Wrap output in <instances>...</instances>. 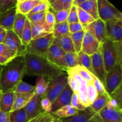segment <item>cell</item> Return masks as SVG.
Masks as SVG:
<instances>
[{"label": "cell", "instance_id": "cell-1", "mask_svg": "<svg viewBox=\"0 0 122 122\" xmlns=\"http://www.w3.org/2000/svg\"><path fill=\"white\" fill-rule=\"evenodd\" d=\"M24 58L25 75L28 76H42L50 81L65 72L63 69L52 64L45 57L26 53Z\"/></svg>", "mask_w": 122, "mask_h": 122}, {"label": "cell", "instance_id": "cell-2", "mask_svg": "<svg viewBox=\"0 0 122 122\" xmlns=\"http://www.w3.org/2000/svg\"><path fill=\"white\" fill-rule=\"evenodd\" d=\"M25 75L23 56H18L5 66H0V91L2 93L12 91Z\"/></svg>", "mask_w": 122, "mask_h": 122}, {"label": "cell", "instance_id": "cell-3", "mask_svg": "<svg viewBox=\"0 0 122 122\" xmlns=\"http://www.w3.org/2000/svg\"><path fill=\"white\" fill-rule=\"evenodd\" d=\"M54 38L53 34L51 33L45 36L33 39L25 46L26 53L46 58L49 48L53 42Z\"/></svg>", "mask_w": 122, "mask_h": 122}, {"label": "cell", "instance_id": "cell-4", "mask_svg": "<svg viewBox=\"0 0 122 122\" xmlns=\"http://www.w3.org/2000/svg\"><path fill=\"white\" fill-rule=\"evenodd\" d=\"M99 19L107 21L122 19V13L108 0H97Z\"/></svg>", "mask_w": 122, "mask_h": 122}, {"label": "cell", "instance_id": "cell-5", "mask_svg": "<svg viewBox=\"0 0 122 122\" xmlns=\"http://www.w3.org/2000/svg\"><path fill=\"white\" fill-rule=\"evenodd\" d=\"M67 85V73H63L56 78L49 81V85L45 97L53 102L56 98Z\"/></svg>", "mask_w": 122, "mask_h": 122}, {"label": "cell", "instance_id": "cell-6", "mask_svg": "<svg viewBox=\"0 0 122 122\" xmlns=\"http://www.w3.org/2000/svg\"><path fill=\"white\" fill-rule=\"evenodd\" d=\"M122 66L115 64L109 71L106 73L105 78V88L108 94H111L122 83Z\"/></svg>", "mask_w": 122, "mask_h": 122}, {"label": "cell", "instance_id": "cell-7", "mask_svg": "<svg viewBox=\"0 0 122 122\" xmlns=\"http://www.w3.org/2000/svg\"><path fill=\"white\" fill-rule=\"evenodd\" d=\"M66 53L61 48L52 43L49 48L46 58L54 65L67 71L68 68L65 61Z\"/></svg>", "mask_w": 122, "mask_h": 122}, {"label": "cell", "instance_id": "cell-8", "mask_svg": "<svg viewBox=\"0 0 122 122\" xmlns=\"http://www.w3.org/2000/svg\"><path fill=\"white\" fill-rule=\"evenodd\" d=\"M101 51L106 73L109 71L116 63L115 50L113 42L106 39L101 44Z\"/></svg>", "mask_w": 122, "mask_h": 122}, {"label": "cell", "instance_id": "cell-9", "mask_svg": "<svg viewBox=\"0 0 122 122\" xmlns=\"http://www.w3.org/2000/svg\"><path fill=\"white\" fill-rule=\"evenodd\" d=\"M2 43L14 51L17 56H23L26 54L25 46L23 45L20 38L13 30H6L5 36Z\"/></svg>", "mask_w": 122, "mask_h": 122}, {"label": "cell", "instance_id": "cell-10", "mask_svg": "<svg viewBox=\"0 0 122 122\" xmlns=\"http://www.w3.org/2000/svg\"><path fill=\"white\" fill-rule=\"evenodd\" d=\"M107 39L112 42L122 40V19L109 20L105 22Z\"/></svg>", "mask_w": 122, "mask_h": 122}, {"label": "cell", "instance_id": "cell-11", "mask_svg": "<svg viewBox=\"0 0 122 122\" xmlns=\"http://www.w3.org/2000/svg\"><path fill=\"white\" fill-rule=\"evenodd\" d=\"M122 108L107 104L98 113L102 122H122Z\"/></svg>", "mask_w": 122, "mask_h": 122}, {"label": "cell", "instance_id": "cell-12", "mask_svg": "<svg viewBox=\"0 0 122 122\" xmlns=\"http://www.w3.org/2000/svg\"><path fill=\"white\" fill-rule=\"evenodd\" d=\"M84 30L85 35L82 41L81 51L91 56L100 50L102 44L95 38L91 31L88 30Z\"/></svg>", "mask_w": 122, "mask_h": 122}, {"label": "cell", "instance_id": "cell-13", "mask_svg": "<svg viewBox=\"0 0 122 122\" xmlns=\"http://www.w3.org/2000/svg\"><path fill=\"white\" fill-rule=\"evenodd\" d=\"M62 122H102L98 114L87 107L85 110L79 111L72 116L62 119Z\"/></svg>", "mask_w": 122, "mask_h": 122}, {"label": "cell", "instance_id": "cell-14", "mask_svg": "<svg viewBox=\"0 0 122 122\" xmlns=\"http://www.w3.org/2000/svg\"><path fill=\"white\" fill-rule=\"evenodd\" d=\"M91 58L92 66L94 71L93 75L99 79L104 86H105V78L107 73L105 70L101 48L97 52L91 56Z\"/></svg>", "mask_w": 122, "mask_h": 122}, {"label": "cell", "instance_id": "cell-15", "mask_svg": "<svg viewBox=\"0 0 122 122\" xmlns=\"http://www.w3.org/2000/svg\"><path fill=\"white\" fill-rule=\"evenodd\" d=\"M73 93V92L67 84L52 103L51 113L64 106L70 104Z\"/></svg>", "mask_w": 122, "mask_h": 122}, {"label": "cell", "instance_id": "cell-16", "mask_svg": "<svg viewBox=\"0 0 122 122\" xmlns=\"http://www.w3.org/2000/svg\"><path fill=\"white\" fill-rule=\"evenodd\" d=\"M84 30L91 31L97 39L101 44H102L107 39L106 32V23L101 19L95 20L94 22L91 23Z\"/></svg>", "mask_w": 122, "mask_h": 122}, {"label": "cell", "instance_id": "cell-17", "mask_svg": "<svg viewBox=\"0 0 122 122\" xmlns=\"http://www.w3.org/2000/svg\"><path fill=\"white\" fill-rule=\"evenodd\" d=\"M41 96L35 95L29 103L24 107L29 120L44 112L41 104Z\"/></svg>", "mask_w": 122, "mask_h": 122}, {"label": "cell", "instance_id": "cell-18", "mask_svg": "<svg viewBox=\"0 0 122 122\" xmlns=\"http://www.w3.org/2000/svg\"><path fill=\"white\" fill-rule=\"evenodd\" d=\"M16 14V7L0 13V26L5 30H13Z\"/></svg>", "mask_w": 122, "mask_h": 122}, {"label": "cell", "instance_id": "cell-19", "mask_svg": "<svg viewBox=\"0 0 122 122\" xmlns=\"http://www.w3.org/2000/svg\"><path fill=\"white\" fill-rule=\"evenodd\" d=\"M35 95L34 92L19 93L14 92V101L11 112L23 108L29 103Z\"/></svg>", "mask_w": 122, "mask_h": 122}, {"label": "cell", "instance_id": "cell-20", "mask_svg": "<svg viewBox=\"0 0 122 122\" xmlns=\"http://www.w3.org/2000/svg\"><path fill=\"white\" fill-rule=\"evenodd\" d=\"M30 23L31 29H32V40L45 36L52 33L53 30L50 28L45 23V21L42 23H38L32 22Z\"/></svg>", "mask_w": 122, "mask_h": 122}, {"label": "cell", "instance_id": "cell-21", "mask_svg": "<svg viewBox=\"0 0 122 122\" xmlns=\"http://www.w3.org/2000/svg\"><path fill=\"white\" fill-rule=\"evenodd\" d=\"M52 43L61 48L66 53L67 52H76L70 33L54 38Z\"/></svg>", "mask_w": 122, "mask_h": 122}, {"label": "cell", "instance_id": "cell-22", "mask_svg": "<svg viewBox=\"0 0 122 122\" xmlns=\"http://www.w3.org/2000/svg\"><path fill=\"white\" fill-rule=\"evenodd\" d=\"M14 101V92L13 91L0 94V110L10 113Z\"/></svg>", "mask_w": 122, "mask_h": 122}, {"label": "cell", "instance_id": "cell-23", "mask_svg": "<svg viewBox=\"0 0 122 122\" xmlns=\"http://www.w3.org/2000/svg\"><path fill=\"white\" fill-rule=\"evenodd\" d=\"M110 99V95L107 92L102 95H98L94 102L89 106V108L94 113L98 114L104 107L107 106Z\"/></svg>", "mask_w": 122, "mask_h": 122}, {"label": "cell", "instance_id": "cell-24", "mask_svg": "<svg viewBox=\"0 0 122 122\" xmlns=\"http://www.w3.org/2000/svg\"><path fill=\"white\" fill-rule=\"evenodd\" d=\"M78 7L89 13L95 20L99 19L97 0H88L79 5Z\"/></svg>", "mask_w": 122, "mask_h": 122}, {"label": "cell", "instance_id": "cell-25", "mask_svg": "<svg viewBox=\"0 0 122 122\" xmlns=\"http://www.w3.org/2000/svg\"><path fill=\"white\" fill-rule=\"evenodd\" d=\"M48 85V80L42 76H37L36 86H35V95H39L41 97H45Z\"/></svg>", "mask_w": 122, "mask_h": 122}, {"label": "cell", "instance_id": "cell-26", "mask_svg": "<svg viewBox=\"0 0 122 122\" xmlns=\"http://www.w3.org/2000/svg\"><path fill=\"white\" fill-rule=\"evenodd\" d=\"M78 112L79 111L77 110L76 108H75L71 105L69 104L59 108L51 114L57 118L63 119L75 115L76 114H77Z\"/></svg>", "mask_w": 122, "mask_h": 122}, {"label": "cell", "instance_id": "cell-27", "mask_svg": "<svg viewBox=\"0 0 122 122\" xmlns=\"http://www.w3.org/2000/svg\"><path fill=\"white\" fill-rule=\"evenodd\" d=\"M41 1H34L26 0L24 2L17 4L16 5V11L17 13L23 14V15H27L29 14L30 12L34 8L35 6Z\"/></svg>", "mask_w": 122, "mask_h": 122}, {"label": "cell", "instance_id": "cell-28", "mask_svg": "<svg viewBox=\"0 0 122 122\" xmlns=\"http://www.w3.org/2000/svg\"><path fill=\"white\" fill-rule=\"evenodd\" d=\"M79 21L82 25L83 30L88 27L91 23L95 21V19L86 11L83 10L78 6H76Z\"/></svg>", "mask_w": 122, "mask_h": 122}, {"label": "cell", "instance_id": "cell-29", "mask_svg": "<svg viewBox=\"0 0 122 122\" xmlns=\"http://www.w3.org/2000/svg\"><path fill=\"white\" fill-rule=\"evenodd\" d=\"M26 19H27L26 15H23V14L17 13L15 15L13 30L20 38V39H21V33H22L23 30Z\"/></svg>", "mask_w": 122, "mask_h": 122}, {"label": "cell", "instance_id": "cell-30", "mask_svg": "<svg viewBox=\"0 0 122 122\" xmlns=\"http://www.w3.org/2000/svg\"><path fill=\"white\" fill-rule=\"evenodd\" d=\"M32 40V34L30 23L28 19H26L23 30L22 33H21V41L23 45L26 46V45L29 44V42Z\"/></svg>", "mask_w": 122, "mask_h": 122}, {"label": "cell", "instance_id": "cell-31", "mask_svg": "<svg viewBox=\"0 0 122 122\" xmlns=\"http://www.w3.org/2000/svg\"><path fill=\"white\" fill-rule=\"evenodd\" d=\"M73 5V0H56L50 5V8L54 11L70 10Z\"/></svg>", "mask_w": 122, "mask_h": 122}, {"label": "cell", "instance_id": "cell-32", "mask_svg": "<svg viewBox=\"0 0 122 122\" xmlns=\"http://www.w3.org/2000/svg\"><path fill=\"white\" fill-rule=\"evenodd\" d=\"M29 120V119L27 117V114L24 108L11 112L10 113V122H28Z\"/></svg>", "mask_w": 122, "mask_h": 122}, {"label": "cell", "instance_id": "cell-33", "mask_svg": "<svg viewBox=\"0 0 122 122\" xmlns=\"http://www.w3.org/2000/svg\"><path fill=\"white\" fill-rule=\"evenodd\" d=\"M54 38L60 36L62 35L70 34L69 29V23L67 21L55 24L52 31Z\"/></svg>", "mask_w": 122, "mask_h": 122}, {"label": "cell", "instance_id": "cell-34", "mask_svg": "<svg viewBox=\"0 0 122 122\" xmlns=\"http://www.w3.org/2000/svg\"><path fill=\"white\" fill-rule=\"evenodd\" d=\"M84 35V30L71 34V38L72 39L74 48H75V52L77 54L81 51L82 41H83Z\"/></svg>", "mask_w": 122, "mask_h": 122}, {"label": "cell", "instance_id": "cell-35", "mask_svg": "<svg viewBox=\"0 0 122 122\" xmlns=\"http://www.w3.org/2000/svg\"><path fill=\"white\" fill-rule=\"evenodd\" d=\"M65 61L68 69H73L76 66L81 65L78 55L76 52H67L66 53Z\"/></svg>", "mask_w": 122, "mask_h": 122}, {"label": "cell", "instance_id": "cell-36", "mask_svg": "<svg viewBox=\"0 0 122 122\" xmlns=\"http://www.w3.org/2000/svg\"><path fill=\"white\" fill-rule=\"evenodd\" d=\"M35 88V86L21 81L15 85L12 91L19 93H31L34 92Z\"/></svg>", "mask_w": 122, "mask_h": 122}, {"label": "cell", "instance_id": "cell-37", "mask_svg": "<svg viewBox=\"0 0 122 122\" xmlns=\"http://www.w3.org/2000/svg\"><path fill=\"white\" fill-rule=\"evenodd\" d=\"M73 70H75L76 72H77L82 78L85 80L88 83L92 82L93 81V74L89 71L86 68L83 67L82 65L76 66L74 68H73Z\"/></svg>", "mask_w": 122, "mask_h": 122}, {"label": "cell", "instance_id": "cell-38", "mask_svg": "<svg viewBox=\"0 0 122 122\" xmlns=\"http://www.w3.org/2000/svg\"><path fill=\"white\" fill-rule=\"evenodd\" d=\"M81 65L83 66L85 68H86L90 72L94 73L93 71L92 66V61L90 56H88L86 54L84 53L82 51L77 53Z\"/></svg>", "mask_w": 122, "mask_h": 122}, {"label": "cell", "instance_id": "cell-39", "mask_svg": "<svg viewBox=\"0 0 122 122\" xmlns=\"http://www.w3.org/2000/svg\"><path fill=\"white\" fill-rule=\"evenodd\" d=\"M57 119V118L51 113L44 112L30 119L28 122H54Z\"/></svg>", "mask_w": 122, "mask_h": 122}, {"label": "cell", "instance_id": "cell-40", "mask_svg": "<svg viewBox=\"0 0 122 122\" xmlns=\"http://www.w3.org/2000/svg\"><path fill=\"white\" fill-rule=\"evenodd\" d=\"M46 12V11L28 14L27 15H26V17H27V19L29 20L30 22L35 23H42L45 21Z\"/></svg>", "mask_w": 122, "mask_h": 122}, {"label": "cell", "instance_id": "cell-41", "mask_svg": "<svg viewBox=\"0 0 122 122\" xmlns=\"http://www.w3.org/2000/svg\"><path fill=\"white\" fill-rule=\"evenodd\" d=\"M70 105L78 111H84L87 108L82 103L77 92L73 93Z\"/></svg>", "mask_w": 122, "mask_h": 122}, {"label": "cell", "instance_id": "cell-42", "mask_svg": "<svg viewBox=\"0 0 122 122\" xmlns=\"http://www.w3.org/2000/svg\"><path fill=\"white\" fill-rule=\"evenodd\" d=\"M114 50H115L116 63V64L122 67V40L113 42Z\"/></svg>", "mask_w": 122, "mask_h": 122}, {"label": "cell", "instance_id": "cell-43", "mask_svg": "<svg viewBox=\"0 0 122 122\" xmlns=\"http://www.w3.org/2000/svg\"><path fill=\"white\" fill-rule=\"evenodd\" d=\"M70 10H60L58 11H54L53 10H51V11L53 12L55 15L56 24L67 21L68 15H69V12H70Z\"/></svg>", "mask_w": 122, "mask_h": 122}, {"label": "cell", "instance_id": "cell-44", "mask_svg": "<svg viewBox=\"0 0 122 122\" xmlns=\"http://www.w3.org/2000/svg\"><path fill=\"white\" fill-rule=\"evenodd\" d=\"M87 96L89 104H91L98 96L97 91L92 82L88 83L87 84Z\"/></svg>", "mask_w": 122, "mask_h": 122}, {"label": "cell", "instance_id": "cell-45", "mask_svg": "<svg viewBox=\"0 0 122 122\" xmlns=\"http://www.w3.org/2000/svg\"><path fill=\"white\" fill-rule=\"evenodd\" d=\"M0 55L10 59H14L15 57H18L14 51L7 47L3 43L0 44Z\"/></svg>", "mask_w": 122, "mask_h": 122}, {"label": "cell", "instance_id": "cell-46", "mask_svg": "<svg viewBox=\"0 0 122 122\" xmlns=\"http://www.w3.org/2000/svg\"><path fill=\"white\" fill-rule=\"evenodd\" d=\"M110 97L111 98L116 100L120 108H122V83L112 94H110Z\"/></svg>", "mask_w": 122, "mask_h": 122}, {"label": "cell", "instance_id": "cell-47", "mask_svg": "<svg viewBox=\"0 0 122 122\" xmlns=\"http://www.w3.org/2000/svg\"><path fill=\"white\" fill-rule=\"evenodd\" d=\"M17 0H0V13L16 7Z\"/></svg>", "mask_w": 122, "mask_h": 122}, {"label": "cell", "instance_id": "cell-48", "mask_svg": "<svg viewBox=\"0 0 122 122\" xmlns=\"http://www.w3.org/2000/svg\"><path fill=\"white\" fill-rule=\"evenodd\" d=\"M50 8V4L48 2L47 0H43L40 3L38 4L36 6L34 7L33 10L29 13V14L35 13H39V12L46 11Z\"/></svg>", "mask_w": 122, "mask_h": 122}, {"label": "cell", "instance_id": "cell-49", "mask_svg": "<svg viewBox=\"0 0 122 122\" xmlns=\"http://www.w3.org/2000/svg\"><path fill=\"white\" fill-rule=\"evenodd\" d=\"M93 81L92 83L94 84V87H95V89L97 91V93L98 95H102V94H105L106 92V88H105L104 86L102 84V82L100 81L99 79H98L96 76L94 75H93Z\"/></svg>", "mask_w": 122, "mask_h": 122}, {"label": "cell", "instance_id": "cell-50", "mask_svg": "<svg viewBox=\"0 0 122 122\" xmlns=\"http://www.w3.org/2000/svg\"><path fill=\"white\" fill-rule=\"evenodd\" d=\"M45 22L50 28L53 30L54 26L56 24V18H55L54 14L50 8L46 12Z\"/></svg>", "mask_w": 122, "mask_h": 122}, {"label": "cell", "instance_id": "cell-51", "mask_svg": "<svg viewBox=\"0 0 122 122\" xmlns=\"http://www.w3.org/2000/svg\"><path fill=\"white\" fill-rule=\"evenodd\" d=\"M67 22L69 24L73 23L79 22L78 19V15H77V8H76V5H73V6L70 8L69 15H68Z\"/></svg>", "mask_w": 122, "mask_h": 122}, {"label": "cell", "instance_id": "cell-52", "mask_svg": "<svg viewBox=\"0 0 122 122\" xmlns=\"http://www.w3.org/2000/svg\"><path fill=\"white\" fill-rule=\"evenodd\" d=\"M41 104L42 110L44 112L48 113H51L52 110V102L46 97H41Z\"/></svg>", "mask_w": 122, "mask_h": 122}, {"label": "cell", "instance_id": "cell-53", "mask_svg": "<svg viewBox=\"0 0 122 122\" xmlns=\"http://www.w3.org/2000/svg\"><path fill=\"white\" fill-rule=\"evenodd\" d=\"M67 84L73 92H77L79 83L71 75L67 74Z\"/></svg>", "mask_w": 122, "mask_h": 122}, {"label": "cell", "instance_id": "cell-54", "mask_svg": "<svg viewBox=\"0 0 122 122\" xmlns=\"http://www.w3.org/2000/svg\"><path fill=\"white\" fill-rule=\"evenodd\" d=\"M69 32L70 34L76 33V32H79V31L83 30L82 25L79 22L73 23L69 24Z\"/></svg>", "mask_w": 122, "mask_h": 122}, {"label": "cell", "instance_id": "cell-55", "mask_svg": "<svg viewBox=\"0 0 122 122\" xmlns=\"http://www.w3.org/2000/svg\"><path fill=\"white\" fill-rule=\"evenodd\" d=\"M10 113L2 112L0 110V122H10Z\"/></svg>", "mask_w": 122, "mask_h": 122}, {"label": "cell", "instance_id": "cell-56", "mask_svg": "<svg viewBox=\"0 0 122 122\" xmlns=\"http://www.w3.org/2000/svg\"><path fill=\"white\" fill-rule=\"evenodd\" d=\"M13 59H10L7 57L0 55V66H5L9 63Z\"/></svg>", "mask_w": 122, "mask_h": 122}, {"label": "cell", "instance_id": "cell-57", "mask_svg": "<svg viewBox=\"0 0 122 122\" xmlns=\"http://www.w3.org/2000/svg\"><path fill=\"white\" fill-rule=\"evenodd\" d=\"M86 1H88V0H73V5H74L78 6L79 5Z\"/></svg>", "mask_w": 122, "mask_h": 122}, {"label": "cell", "instance_id": "cell-58", "mask_svg": "<svg viewBox=\"0 0 122 122\" xmlns=\"http://www.w3.org/2000/svg\"><path fill=\"white\" fill-rule=\"evenodd\" d=\"M6 35V30L4 32H2V33H0V44L3 42L4 40L5 36Z\"/></svg>", "mask_w": 122, "mask_h": 122}, {"label": "cell", "instance_id": "cell-59", "mask_svg": "<svg viewBox=\"0 0 122 122\" xmlns=\"http://www.w3.org/2000/svg\"><path fill=\"white\" fill-rule=\"evenodd\" d=\"M47 1H48V2H49V4L51 5V4H52V3H54V2L56 0H47Z\"/></svg>", "mask_w": 122, "mask_h": 122}, {"label": "cell", "instance_id": "cell-60", "mask_svg": "<svg viewBox=\"0 0 122 122\" xmlns=\"http://www.w3.org/2000/svg\"><path fill=\"white\" fill-rule=\"evenodd\" d=\"M54 122H62V119H58V118H57V119H56V120H55Z\"/></svg>", "mask_w": 122, "mask_h": 122}, {"label": "cell", "instance_id": "cell-61", "mask_svg": "<svg viewBox=\"0 0 122 122\" xmlns=\"http://www.w3.org/2000/svg\"><path fill=\"white\" fill-rule=\"evenodd\" d=\"M4 31H5V30L4 28H2V27H1V26H0V33H2V32H4Z\"/></svg>", "mask_w": 122, "mask_h": 122}, {"label": "cell", "instance_id": "cell-62", "mask_svg": "<svg viewBox=\"0 0 122 122\" xmlns=\"http://www.w3.org/2000/svg\"><path fill=\"white\" fill-rule=\"evenodd\" d=\"M26 1V0H17V2L18 3H20V2H24V1Z\"/></svg>", "mask_w": 122, "mask_h": 122}, {"label": "cell", "instance_id": "cell-63", "mask_svg": "<svg viewBox=\"0 0 122 122\" xmlns=\"http://www.w3.org/2000/svg\"><path fill=\"white\" fill-rule=\"evenodd\" d=\"M30 1H42L43 0H30Z\"/></svg>", "mask_w": 122, "mask_h": 122}, {"label": "cell", "instance_id": "cell-64", "mask_svg": "<svg viewBox=\"0 0 122 122\" xmlns=\"http://www.w3.org/2000/svg\"><path fill=\"white\" fill-rule=\"evenodd\" d=\"M1 91H0V94H1Z\"/></svg>", "mask_w": 122, "mask_h": 122}]
</instances>
